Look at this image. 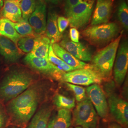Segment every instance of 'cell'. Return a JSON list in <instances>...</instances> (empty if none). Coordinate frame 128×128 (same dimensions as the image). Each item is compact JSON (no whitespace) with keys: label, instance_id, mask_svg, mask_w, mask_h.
Returning <instances> with one entry per match:
<instances>
[{"label":"cell","instance_id":"1","mask_svg":"<svg viewBox=\"0 0 128 128\" xmlns=\"http://www.w3.org/2000/svg\"><path fill=\"white\" fill-rule=\"evenodd\" d=\"M45 93L46 88L42 82H34L23 92L9 101L5 108L11 121L18 126H25L36 112Z\"/></svg>","mask_w":128,"mask_h":128},{"label":"cell","instance_id":"2","mask_svg":"<svg viewBox=\"0 0 128 128\" xmlns=\"http://www.w3.org/2000/svg\"><path fill=\"white\" fill-rule=\"evenodd\" d=\"M35 77L22 67L12 68L0 81V102L7 104L18 96L34 82Z\"/></svg>","mask_w":128,"mask_h":128},{"label":"cell","instance_id":"3","mask_svg":"<svg viewBox=\"0 0 128 128\" xmlns=\"http://www.w3.org/2000/svg\"><path fill=\"white\" fill-rule=\"evenodd\" d=\"M122 37L120 33L117 37L102 49L97 51L92 58V69L101 78L106 79L109 78L114 67L117 51Z\"/></svg>","mask_w":128,"mask_h":128},{"label":"cell","instance_id":"4","mask_svg":"<svg viewBox=\"0 0 128 128\" xmlns=\"http://www.w3.org/2000/svg\"><path fill=\"white\" fill-rule=\"evenodd\" d=\"M119 30L116 23H104L87 28L82 32V35L92 45L101 46L113 41L118 36Z\"/></svg>","mask_w":128,"mask_h":128},{"label":"cell","instance_id":"5","mask_svg":"<svg viewBox=\"0 0 128 128\" xmlns=\"http://www.w3.org/2000/svg\"><path fill=\"white\" fill-rule=\"evenodd\" d=\"M74 124L82 128H96L98 117L94 107L90 99L79 102L74 110Z\"/></svg>","mask_w":128,"mask_h":128},{"label":"cell","instance_id":"6","mask_svg":"<svg viewBox=\"0 0 128 128\" xmlns=\"http://www.w3.org/2000/svg\"><path fill=\"white\" fill-rule=\"evenodd\" d=\"M94 2V0H82V2L65 12L66 18L72 27L81 28L89 23Z\"/></svg>","mask_w":128,"mask_h":128},{"label":"cell","instance_id":"7","mask_svg":"<svg viewBox=\"0 0 128 128\" xmlns=\"http://www.w3.org/2000/svg\"><path fill=\"white\" fill-rule=\"evenodd\" d=\"M62 80L74 84L89 86L102 82V78L92 69H80L64 73Z\"/></svg>","mask_w":128,"mask_h":128},{"label":"cell","instance_id":"8","mask_svg":"<svg viewBox=\"0 0 128 128\" xmlns=\"http://www.w3.org/2000/svg\"><path fill=\"white\" fill-rule=\"evenodd\" d=\"M114 64L115 81L118 86H121L127 73L128 68V41L125 39L120 42Z\"/></svg>","mask_w":128,"mask_h":128},{"label":"cell","instance_id":"9","mask_svg":"<svg viewBox=\"0 0 128 128\" xmlns=\"http://www.w3.org/2000/svg\"><path fill=\"white\" fill-rule=\"evenodd\" d=\"M24 62L35 70L48 76L60 79L65 73L60 70L48 60L34 56L28 53L23 59Z\"/></svg>","mask_w":128,"mask_h":128},{"label":"cell","instance_id":"10","mask_svg":"<svg viewBox=\"0 0 128 128\" xmlns=\"http://www.w3.org/2000/svg\"><path fill=\"white\" fill-rule=\"evenodd\" d=\"M110 113L115 120L122 126L128 124V102L116 94H110L108 102Z\"/></svg>","mask_w":128,"mask_h":128},{"label":"cell","instance_id":"11","mask_svg":"<svg viewBox=\"0 0 128 128\" xmlns=\"http://www.w3.org/2000/svg\"><path fill=\"white\" fill-rule=\"evenodd\" d=\"M86 92L98 115L102 118L106 117L109 110L108 102L100 86L98 84L91 85L86 89Z\"/></svg>","mask_w":128,"mask_h":128},{"label":"cell","instance_id":"12","mask_svg":"<svg viewBox=\"0 0 128 128\" xmlns=\"http://www.w3.org/2000/svg\"><path fill=\"white\" fill-rule=\"evenodd\" d=\"M28 20L33 30L37 34L41 35L45 33L46 9V4L44 2L37 0L35 9Z\"/></svg>","mask_w":128,"mask_h":128},{"label":"cell","instance_id":"13","mask_svg":"<svg viewBox=\"0 0 128 128\" xmlns=\"http://www.w3.org/2000/svg\"><path fill=\"white\" fill-rule=\"evenodd\" d=\"M60 45L78 60L82 61H91V52L87 46L82 43H75L64 38L60 42Z\"/></svg>","mask_w":128,"mask_h":128},{"label":"cell","instance_id":"14","mask_svg":"<svg viewBox=\"0 0 128 128\" xmlns=\"http://www.w3.org/2000/svg\"><path fill=\"white\" fill-rule=\"evenodd\" d=\"M114 0H97L92 16V26L107 23L112 12Z\"/></svg>","mask_w":128,"mask_h":128},{"label":"cell","instance_id":"15","mask_svg":"<svg viewBox=\"0 0 128 128\" xmlns=\"http://www.w3.org/2000/svg\"><path fill=\"white\" fill-rule=\"evenodd\" d=\"M0 54L8 64L17 62L22 54L17 45L9 38L0 36Z\"/></svg>","mask_w":128,"mask_h":128},{"label":"cell","instance_id":"16","mask_svg":"<svg viewBox=\"0 0 128 128\" xmlns=\"http://www.w3.org/2000/svg\"><path fill=\"white\" fill-rule=\"evenodd\" d=\"M52 46L55 54L70 66L76 70L80 69H92L91 64H87L78 60L68 51L65 50L58 43L52 44Z\"/></svg>","mask_w":128,"mask_h":128},{"label":"cell","instance_id":"17","mask_svg":"<svg viewBox=\"0 0 128 128\" xmlns=\"http://www.w3.org/2000/svg\"><path fill=\"white\" fill-rule=\"evenodd\" d=\"M52 110V106L44 104L32 117L27 128H47Z\"/></svg>","mask_w":128,"mask_h":128},{"label":"cell","instance_id":"18","mask_svg":"<svg viewBox=\"0 0 128 128\" xmlns=\"http://www.w3.org/2000/svg\"><path fill=\"white\" fill-rule=\"evenodd\" d=\"M1 18H7L14 23L20 20L22 14L20 2L16 0H4L0 12Z\"/></svg>","mask_w":128,"mask_h":128},{"label":"cell","instance_id":"19","mask_svg":"<svg viewBox=\"0 0 128 128\" xmlns=\"http://www.w3.org/2000/svg\"><path fill=\"white\" fill-rule=\"evenodd\" d=\"M58 15L55 11L50 10L48 15L46 23V33L53 44L60 41L62 35L60 32L57 24Z\"/></svg>","mask_w":128,"mask_h":128},{"label":"cell","instance_id":"20","mask_svg":"<svg viewBox=\"0 0 128 128\" xmlns=\"http://www.w3.org/2000/svg\"><path fill=\"white\" fill-rule=\"evenodd\" d=\"M72 124V114L69 110L60 109L56 114L49 120L47 128H69Z\"/></svg>","mask_w":128,"mask_h":128},{"label":"cell","instance_id":"21","mask_svg":"<svg viewBox=\"0 0 128 128\" xmlns=\"http://www.w3.org/2000/svg\"><path fill=\"white\" fill-rule=\"evenodd\" d=\"M50 40L47 37L38 35L36 36L32 51L29 53L34 56L48 60Z\"/></svg>","mask_w":128,"mask_h":128},{"label":"cell","instance_id":"22","mask_svg":"<svg viewBox=\"0 0 128 128\" xmlns=\"http://www.w3.org/2000/svg\"><path fill=\"white\" fill-rule=\"evenodd\" d=\"M0 36L9 38L16 44L22 37L15 30L14 22L5 18H0Z\"/></svg>","mask_w":128,"mask_h":128},{"label":"cell","instance_id":"23","mask_svg":"<svg viewBox=\"0 0 128 128\" xmlns=\"http://www.w3.org/2000/svg\"><path fill=\"white\" fill-rule=\"evenodd\" d=\"M48 60L51 63L54 64L58 68L64 72H69L76 70L64 63L62 60L55 54L51 44L50 46L48 51Z\"/></svg>","mask_w":128,"mask_h":128},{"label":"cell","instance_id":"24","mask_svg":"<svg viewBox=\"0 0 128 128\" xmlns=\"http://www.w3.org/2000/svg\"><path fill=\"white\" fill-rule=\"evenodd\" d=\"M53 103L58 109L71 110L75 107V99L62 94H57L53 98Z\"/></svg>","mask_w":128,"mask_h":128},{"label":"cell","instance_id":"25","mask_svg":"<svg viewBox=\"0 0 128 128\" xmlns=\"http://www.w3.org/2000/svg\"><path fill=\"white\" fill-rule=\"evenodd\" d=\"M36 0H22L20 2V8L22 14V18L28 20L36 8Z\"/></svg>","mask_w":128,"mask_h":128},{"label":"cell","instance_id":"26","mask_svg":"<svg viewBox=\"0 0 128 128\" xmlns=\"http://www.w3.org/2000/svg\"><path fill=\"white\" fill-rule=\"evenodd\" d=\"M35 37V36H22L16 44L18 49L26 53H30L33 48Z\"/></svg>","mask_w":128,"mask_h":128},{"label":"cell","instance_id":"27","mask_svg":"<svg viewBox=\"0 0 128 128\" xmlns=\"http://www.w3.org/2000/svg\"><path fill=\"white\" fill-rule=\"evenodd\" d=\"M17 32L22 36H34V30L28 20L22 19L18 22L14 23Z\"/></svg>","mask_w":128,"mask_h":128},{"label":"cell","instance_id":"28","mask_svg":"<svg viewBox=\"0 0 128 128\" xmlns=\"http://www.w3.org/2000/svg\"><path fill=\"white\" fill-rule=\"evenodd\" d=\"M117 17L122 26L126 30L128 28V7L125 0L119 4L117 10Z\"/></svg>","mask_w":128,"mask_h":128},{"label":"cell","instance_id":"29","mask_svg":"<svg viewBox=\"0 0 128 128\" xmlns=\"http://www.w3.org/2000/svg\"><path fill=\"white\" fill-rule=\"evenodd\" d=\"M66 84L68 88L73 92L76 99L78 102L84 101L87 98L86 90L85 88L78 85L68 82H66Z\"/></svg>","mask_w":128,"mask_h":128},{"label":"cell","instance_id":"30","mask_svg":"<svg viewBox=\"0 0 128 128\" xmlns=\"http://www.w3.org/2000/svg\"><path fill=\"white\" fill-rule=\"evenodd\" d=\"M9 115L4 104L0 102V128H4L9 119Z\"/></svg>","mask_w":128,"mask_h":128},{"label":"cell","instance_id":"31","mask_svg":"<svg viewBox=\"0 0 128 128\" xmlns=\"http://www.w3.org/2000/svg\"><path fill=\"white\" fill-rule=\"evenodd\" d=\"M57 24L58 30L62 34L68 26L69 22L66 18L63 16H60L57 18Z\"/></svg>","mask_w":128,"mask_h":128},{"label":"cell","instance_id":"32","mask_svg":"<svg viewBox=\"0 0 128 128\" xmlns=\"http://www.w3.org/2000/svg\"><path fill=\"white\" fill-rule=\"evenodd\" d=\"M69 36L71 41L75 43L79 42L80 33L78 32L77 28H71L69 31Z\"/></svg>","mask_w":128,"mask_h":128},{"label":"cell","instance_id":"33","mask_svg":"<svg viewBox=\"0 0 128 128\" xmlns=\"http://www.w3.org/2000/svg\"><path fill=\"white\" fill-rule=\"evenodd\" d=\"M82 1V0H65L64 11L66 12Z\"/></svg>","mask_w":128,"mask_h":128},{"label":"cell","instance_id":"34","mask_svg":"<svg viewBox=\"0 0 128 128\" xmlns=\"http://www.w3.org/2000/svg\"><path fill=\"white\" fill-rule=\"evenodd\" d=\"M42 0L44 2H48V3L52 4H59L62 0Z\"/></svg>","mask_w":128,"mask_h":128},{"label":"cell","instance_id":"35","mask_svg":"<svg viewBox=\"0 0 128 128\" xmlns=\"http://www.w3.org/2000/svg\"><path fill=\"white\" fill-rule=\"evenodd\" d=\"M109 128H122L119 124L112 123L110 124Z\"/></svg>","mask_w":128,"mask_h":128},{"label":"cell","instance_id":"36","mask_svg":"<svg viewBox=\"0 0 128 128\" xmlns=\"http://www.w3.org/2000/svg\"><path fill=\"white\" fill-rule=\"evenodd\" d=\"M4 1V0H0V10H2V6H3Z\"/></svg>","mask_w":128,"mask_h":128},{"label":"cell","instance_id":"37","mask_svg":"<svg viewBox=\"0 0 128 128\" xmlns=\"http://www.w3.org/2000/svg\"><path fill=\"white\" fill-rule=\"evenodd\" d=\"M19 128L18 127H14V126H10V127H8L7 128Z\"/></svg>","mask_w":128,"mask_h":128},{"label":"cell","instance_id":"38","mask_svg":"<svg viewBox=\"0 0 128 128\" xmlns=\"http://www.w3.org/2000/svg\"><path fill=\"white\" fill-rule=\"evenodd\" d=\"M16 1H17L18 2H20L22 0H16Z\"/></svg>","mask_w":128,"mask_h":128},{"label":"cell","instance_id":"39","mask_svg":"<svg viewBox=\"0 0 128 128\" xmlns=\"http://www.w3.org/2000/svg\"><path fill=\"white\" fill-rule=\"evenodd\" d=\"M75 128H82V127H79V126H77V127H76Z\"/></svg>","mask_w":128,"mask_h":128}]
</instances>
